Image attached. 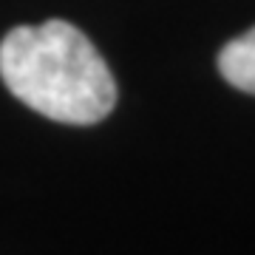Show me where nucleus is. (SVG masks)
<instances>
[{"mask_svg":"<svg viewBox=\"0 0 255 255\" xmlns=\"http://www.w3.org/2000/svg\"><path fill=\"white\" fill-rule=\"evenodd\" d=\"M219 71L238 91L255 94V26L221 48Z\"/></svg>","mask_w":255,"mask_h":255,"instance_id":"f03ea898","label":"nucleus"},{"mask_svg":"<svg viewBox=\"0 0 255 255\" xmlns=\"http://www.w3.org/2000/svg\"><path fill=\"white\" fill-rule=\"evenodd\" d=\"M0 80L31 111L94 125L117 105V82L94 43L65 20L17 26L0 43Z\"/></svg>","mask_w":255,"mask_h":255,"instance_id":"f257e3e1","label":"nucleus"}]
</instances>
